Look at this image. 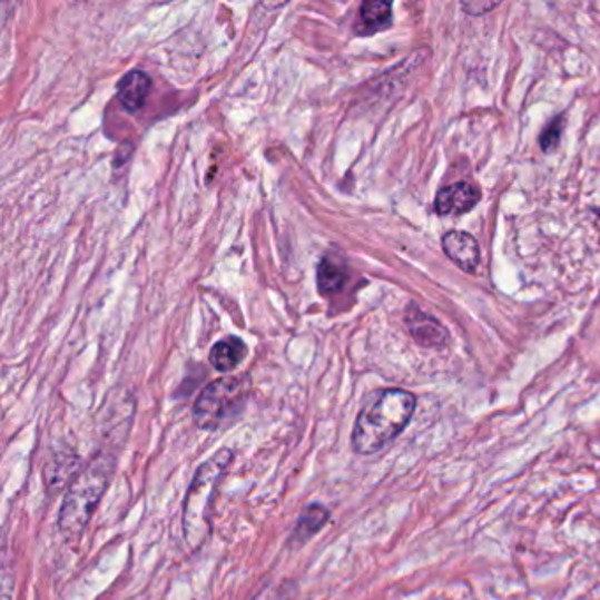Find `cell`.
Wrapping results in <instances>:
<instances>
[{
  "label": "cell",
  "mask_w": 600,
  "mask_h": 600,
  "mask_svg": "<svg viewBox=\"0 0 600 600\" xmlns=\"http://www.w3.org/2000/svg\"><path fill=\"white\" fill-rule=\"evenodd\" d=\"M248 387L247 377H223L208 384L194 403L196 426L206 432H217L233 423L245 407Z\"/></svg>",
  "instance_id": "277c9868"
},
{
  "label": "cell",
  "mask_w": 600,
  "mask_h": 600,
  "mask_svg": "<svg viewBox=\"0 0 600 600\" xmlns=\"http://www.w3.org/2000/svg\"><path fill=\"white\" fill-rule=\"evenodd\" d=\"M329 517H332V514H329V511H327L324 505H308V508L302 512V517H299L296 527H294L291 544L303 545L305 542L311 541L314 535H317V533L327 525Z\"/></svg>",
  "instance_id": "8fae6325"
},
{
  "label": "cell",
  "mask_w": 600,
  "mask_h": 600,
  "mask_svg": "<svg viewBox=\"0 0 600 600\" xmlns=\"http://www.w3.org/2000/svg\"><path fill=\"white\" fill-rule=\"evenodd\" d=\"M289 599H293V597L277 596V597H273L272 600H289Z\"/></svg>",
  "instance_id": "9a60e30c"
},
{
  "label": "cell",
  "mask_w": 600,
  "mask_h": 600,
  "mask_svg": "<svg viewBox=\"0 0 600 600\" xmlns=\"http://www.w3.org/2000/svg\"><path fill=\"white\" fill-rule=\"evenodd\" d=\"M481 199V190L471 181H458V184L442 187L436 194L435 210L439 215H463L471 212Z\"/></svg>",
  "instance_id": "8992f818"
},
{
  "label": "cell",
  "mask_w": 600,
  "mask_h": 600,
  "mask_svg": "<svg viewBox=\"0 0 600 600\" xmlns=\"http://www.w3.org/2000/svg\"><path fill=\"white\" fill-rule=\"evenodd\" d=\"M405 323H407L409 332L412 338L426 348L444 347L445 342L450 338V333L445 329L441 321H436L433 315L421 311L417 305L411 303L405 312Z\"/></svg>",
  "instance_id": "5b68a950"
},
{
  "label": "cell",
  "mask_w": 600,
  "mask_h": 600,
  "mask_svg": "<svg viewBox=\"0 0 600 600\" xmlns=\"http://www.w3.org/2000/svg\"><path fill=\"white\" fill-rule=\"evenodd\" d=\"M442 248L445 256L453 260L454 265L460 266L463 272L474 273L478 268L481 253H479L478 239L465 232L445 233L442 238Z\"/></svg>",
  "instance_id": "52a82bcc"
},
{
  "label": "cell",
  "mask_w": 600,
  "mask_h": 600,
  "mask_svg": "<svg viewBox=\"0 0 600 600\" xmlns=\"http://www.w3.org/2000/svg\"><path fill=\"white\" fill-rule=\"evenodd\" d=\"M151 90L150 76L144 71H132L124 76L118 83V101L122 102L124 108L130 114L144 108L148 94Z\"/></svg>",
  "instance_id": "ba28073f"
},
{
  "label": "cell",
  "mask_w": 600,
  "mask_h": 600,
  "mask_svg": "<svg viewBox=\"0 0 600 600\" xmlns=\"http://www.w3.org/2000/svg\"><path fill=\"white\" fill-rule=\"evenodd\" d=\"M393 23L391 2H363L356 21V35L372 36L390 29Z\"/></svg>",
  "instance_id": "9c48e42d"
},
{
  "label": "cell",
  "mask_w": 600,
  "mask_h": 600,
  "mask_svg": "<svg viewBox=\"0 0 600 600\" xmlns=\"http://www.w3.org/2000/svg\"><path fill=\"white\" fill-rule=\"evenodd\" d=\"M347 278L348 272L341 257L327 256L321 260L319 268H317V286H319L321 293L327 294V296L341 293Z\"/></svg>",
  "instance_id": "7c38bea8"
},
{
  "label": "cell",
  "mask_w": 600,
  "mask_h": 600,
  "mask_svg": "<svg viewBox=\"0 0 600 600\" xmlns=\"http://www.w3.org/2000/svg\"><path fill=\"white\" fill-rule=\"evenodd\" d=\"M596 214L599 215V217H600V208H599V210H596Z\"/></svg>",
  "instance_id": "2e32d148"
},
{
  "label": "cell",
  "mask_w": 600,
  "mask_h": 600,
  "mask_svg": "<svg viewBox=\"0 0 600 600\" xmlns=\"http://www.w3.org/2000/svg\"><path fill=\"white\" fill-rule=\"evenodd\" d=\"M416 396L411 391L382 390L366 400L354 424L353 450L362 456L378 453L407 429L414 411Z\"/></svg>",
  "instance_id": "6da1fadb"
},
{
  "label": "cell",
  "mask_w": 600,
  "mask_h": 600,
  "mask_svg": "<svg viewBox=\"0 0 600 600\" xmlns=\"http://www.w3.org/2000/svg\"><path fill=\"white\" fill-rule=\"evenodd\" d=\"M115 474L114 454L101 453L92 458L83 471L71 481L68 495L60 509L59 529L66 535H78L92 520Z\"/></svg>",
  "instance_id": "7a4b0ae2"
},
{
  "label": "cell",
  "mask_w": 600,
  "mask_h": 600,
  "mask_svg": "<svg viewBox=\"0 0 600 600\" xmlns=\"http://www.w3.org/2000/svg\"><path fill=\"white\" fill-rule=\"evenodd\" d=\"M232 462V450H220L210 460H206L194 475L184 502V532L190 545L201 544L210 532L208 511H210L215 488Z\"/></svg>",
  "instance_id": "3957f363"
},
{
  "label": "cell",
  "mask_w": 600,
  "mask_h": 600,
  "mask_svg": "<svg viewBox=\"0 0 600 600\" xmlns=\"http://www.w3.org/2000/svg\"><path fill=\"white\" fill-rule=\"evenodd\" d=\"M563 115L560 117L553 118L550 126L545 127L544 132L541 135V148L544 151L553 150L560 141V135H562L563 129Z\"/></svg>",
  "instance_id": "4fadbf2b"
},
{
  "label": "cell",
  "mask_w": 600,
  "mask_h": 600,
  "mask_svg": "<svg viewBox=\"0 0 600 600\" xmlns=\"http://www.w3.org/2000/svg\"><path fill=\"white\" fill-rule=\"evenodd\" d=\"M247 356V345L238 336H227L212 347L210 363L217 372H233Z\"/></svg>",
  "instance_id": "30bf717a"
},
{
  "label": "cell",
  "mask_w": 600,
  "mask_h": 600,
  "mask_svg": "<svg viewBox=\"0 0 600 600\" xmlns=\"http://www.w3.org/2000/svg\"><path fill=\"white\" fill-rule=\"evenodd\" d=\"M499 8V2H479V0H472V2H463L462 9L466 14L472 17H481V14L490 13L491 9Z\"/></svg>",
  "instance_id": "5bb4252c"
}]
</instances>
